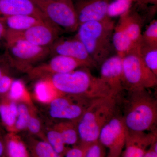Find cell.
<instances>
[{"mask_svg": "<svg viewBox=\"0 0 157 157\" xmlns=\"http://www.w3.org/2000/svg\"><path fill=\"white\" fill-rule=\"evenodd\" d=\"M127 91L122 117L128 130L135 132L157 131L156 99L148 89Z\"/></svg>", "mask_w": 157, "mask_h": 157, "instance_id": "obj_1", "label": "cell"}, {"mask_svg": "<svg viewBox=\"0 0 157 157\" xmlns=\"http://www.w3.org/2000/svg\"><path fill=\"white\" fill-rule=\"evenodd\" d=\"M17 15H33L51 25L32 0H0V17Z\"/></svg>", "mask_w": 157, "mask_h": 157, "instance_id": "obj_16", "label": "cell"}, {"mask_svg": "<svg viewBox=\"0 0 157 157\" xmlns=\"http://www.w3.org/2000/svg\"><path fill=\"white\" fill-rule=\"evenodd\" d=\"M5 58L10 66L27 73L50 56L49 48L39 47L20 38L7 29L5 39Z\"/></svg>", "mask_w": 157, "mask_h": 157, "instance_id": "obj_5", "label": "cell"}, {"mask_svg": "<svg viewBox=\"0 0 157 157\" xmlns=\"http://www.w3.org/2000/svg\"><path fill=\"white\" fill-rule=\"evenodd\" d=\"M90 144L79 143L69 147L63 157H84Z\"/></svg>", "mask_w": 157, "mask_h": 157, "instance_id": "obj_33", "label": "cell"}, {"mask_svg": "<svg viewBox=\"0 0 157 157\" xmlns=\"http://www.w3.org/2000/svg\"><path fill=\"white\" fill-rule=\"evenodd\" d=\"M119 97L94 99L77 122L79 143L91 144L98 141L102 128L114 115Z\"/></svg>", "mask_w": 157, "mask_h": 157, "instance_id": "obj_4", "label": "cell"}, {"mask_svg": "<svg viewBox=\"0 0 157 157\" xmlns=\"http://www.w3.org/2000/svg\"><path fill=\"white\" fill-rule=\"evenodd\" d=\"M115 21L108 18L100 21H89L79 25L75 36L84 45L96 64L100 67L115 51L113 34Z\"/></svg>", "mask_w": 157, "mask_h": 157, "instance_id": "obj_3", "label": "cell"}, {"mask_svg": "<svg viewBox=\"0 0 157 157\" xmlns=\"http://www.w3.org/2000/svg\"><path fill=\"white\" fill-rule=\"evenodd\" d=\"M6 154V143L5 136H3L0 132V157Z\"/></svg>", "mask_w": 157, "mask_h": 157, "instance_id": "obj_38", "label": "cell"}, {"mask_svg": "<svg viewBox=\"0 0 157 157\" xmlns=\"http://www.w3.org/2000/svg\"><path fill=\"white\" fill-rule=\"evenodd\" d=\"M5 139L6 157H31L26 144L17 133L8 132Z\"/></svg>", "mask_w": 157, "mask_h": 157, "instance_id": "obj_22", "label": "cell"}, {"mask_svg": "<svg viewBox=\"0 0 157 157\" xmlns=\"http://www.w3.org/2000/svg\"></svg>", "mask_w": 157, "mask_h": 157, "instance_id": "obj_40", "label": "cell"}, {"mask_svg": "<svg viewBox=\"0 0 157 157\" xmlns=\"http://www.w3.org/2000/svg\"><path fill=\"white\" fill-rule=\"evenodd\" d=\"M45 140L56 152L63 157L69 147L65 144L60 134L53 127L45 131Z\"/></svg>", "mask_w": 157, "mask_h": 157, "instance_id": "obj_27", "label": "cell"}, {"mask_svg": "<svg viewBox=\"0 0 157 157\" xmlns=\"http://www.w3.org/2000/svg\"><path fill=\"white\" fill-rule=\"evenodd\" d=\"M50 56L62 55L83 62L89 68L97 67L81 41L76 36L59 37L49 47Z\"/></svg>", "mask_w": 157, "mask_h": 157, "instance_id": "obj_11", "label": "cell"}, {"mask_svg": "<svg viewBox=\"0 0 157 157\" xmlns=\"http://www.w3.org/2000/svg\"><path fill=\"white\" fill-rule=\"evenodd\" d=\"M31 157H63L46 140L30 137L26 143Z\"/></svg>", "mask_w": 157, "mask_h": 157, "instance_id": "obj_24", "label": "cell"}, {"mask_svg": "<svg viewBox=\"0 0 157 157\" xmlns=\"http://www.w3.org/2000/svg\"><path fill=\"white\" fill-rule=\"evenodd\" d=\"M143 157H157V141L152 144Z\"/></svg>", "mask_w": 157, "mask_h": 157, "instance_id": "obj_36", "label": "cell"}, {"mask_svg": "<svg viewBox=\"0 0 157 157\" xmlns=\"http://www.w3.org/2000/svg\"><path fill=\"white\" fill-rule=\"evenodd\" d=\"M128 130L122 116L117 113L102 128L98 141L108 151L107 157H121Z\"/></svg>", "mask_w": 157, "mask_h": 157, "instance_id": "obj_9", "label": "cell"}, {"mask_svg": "<svg viewBox=\"0 0 157 157\" xmlns=\"http://www.w3.org/2000/svg\"><path fill=\"white\" fill-rule=\"evenodd\" d=\"M134 2H137V3H144V4H150L156 5L157 0H132Z\"/></svg>", "mask_w": 157, "mask_h": 157, "instance_id": "obj_39", "label": "cell"}, {"mask_svg": "<svg viewBox=\"0 0 157 157\" xmlns=\"http://www.w3.org/2000/svg\"><path fill=\"white\" fill-rule=\"evenodd\" d=\"M122 67L124 90L148 89L156 86L157 76L145 64L138 50L123 57Z\"/></svg>", "mask_w": 157, "mask_h": 157, "instance_id": "obj_7", "label": "cell"}, {"mask_svg": "<svg viewBox=\"0 0 157 157\" xmlns=\"http://www.w3.org/2000/svg\"><path fill=\"white\" fill-rule=\"evenodd\" d=\"M157 141V132L128 131L121 157H143L153 144Z\"/></svg>", "mask_w": 157, "mask_h": 157, "instance_id": "obj_15", "label": "cell"}, {"mask_svg": "<svg viewBox=\"0 0 157 157\" xmlns=\"http://www.w3.org/2000/svg\"><path fill=\"white\" fill-rule=\"evenodd\" d=\"M10 66L4 57H0V79L4 75L9 74V67Z\"/></svg>", "mask_w": 157, "mask_h": 157, "instance_id": "obj_35", "label": "cell"}, {"mask_svg": "<svg viewBox=\"0 0 157 157\" xmlns=\"http://www.w3.org/2000/svg\"><path fill=\"white\" fill-rule=\"evenodd\" d=\"M112 0H73L79 25L108 18L107 11Z\"/></svg>", "mask_w": 157, "mask_h": 157, "instance_id": "obj_14", "label": "cell"}, {"mask_svg": "<svg viewBox=\"0 0 157 157\" xmlns=\"http://www.w3.org/2000/svg\"><path fill=\"white\" fill-rule=\"evenodd\" d=\"M112 40L116 54L122 58L131 52L137 50L129 36L123 19L121 16L117 23L116 24Z\"/></svg>", "mask_w": 157, "mask_h": 157, "instance_id": "obj_18", "label": "cell"}, {"mask_svg": "<svg viewBox=\"0 0 157 157\" xmlns=\"http://www.w3.org/2000/svg\"><path fill=\"white\" fill-rule=\"evenodd\" d=\"M92 100L80 96L63 95L48 104L49 115L56 119L78 122Z\"/></svg>", "mask_w": 157, "mask_h": 157, "instance_id": "obj_8", "label": "cell"}, {"mask_svg": "<svg viewBox=\"0 0 157 157\" xmlns=\"http://www.w3.org/2000/svg\"><path fill=\"white\" fill-rule=\"evenodd\" d=\"M106 148L99 141L90 144L84 157H107Z\"/></svg>", "mask_w": 157, "mask_h": 157, "instance_id": "obj_32", "label": "cell"}, {"mask_svg": "<svg viewBox=\"0 0 157 157\" xmlns=\"http://www.w3.org/2000/svg\"><path fill=\"white\" fill-rule=\"evenodd\" d=\"M142 42L151 46H157L156 19L152 20L142 33Z\"/></svg>", "mask_w": 157, "mask_h": 157, "instance_id": "obj_31", "label": "cell"}, {"mask_svg": "<svg viewBox=\"0 0 157 157\" xmlns=\"http://www.w3.org/2000/svg\"><path fill=\"white\" fill-rule=\"evenodd\" d=\"M13 80H14L13 78L9 74L4 75L0 79V97L1 98H3L7 96L11 88Z\"/></svg>", "mask_w": 157, "mask_h": 157, "instance_id": "obj_34", "label": "cell"}, {"mask_svg": "<svg viewBox=\"0 0 157 157\" xmlns=\"http://www.w3.org/2000/svg\"><path fill=\"white\" fill-rule=\"evenodd\" d=\"M53 127L60 133L67 146H75L79 143L77 122L63 121L57 123Z\"/></svg>", "mask_w": 157, "mask_h": 157, "instance_id": "obj_23", "label": "cell"}, {"mask_svg": "<svg viewBox=\"0 0 157 157\" xmlns=\"http://www.w3.org/2000/svg\"><path fill=\"white\" fill-rule=\"evenodd\" d=\"M100 67V78L116 96L119 97L124 90L122 58L116 54L107 58Z\"/></svg>", "mask_w": 157, "mask_h": 157, "instance_id": "obj_13", "label": "cell"}, {"mask_svg": "<svg viewBox=\"0 0 157 157\" xmlns=\"http://www.w3.org/2000/svg\"><path fill=\"white\" fill-rule=\"evenodd\" d=\"M0 20L5 24L7 29L16 32H23L41 23L46 22L38 17L30 15L0 17Z\"/></svg>", "mask_w": 157, "mask_h": 157, "instance_id": "obj_19", "label": "cell"}, {"mask_svg": "<svg viewBox=\"0 0 157 157\" xmlns=\"http://www.w3.org/2000/svg\"><path fill=\"white\" fill-rule=\"evenodd\" d=\"M63 95L55 87L48 78L38 80L34 87L35 98L42 104H49L54 100Z\"/></svg>", "mask_w": 157, "mask_h": 157, "instance_id": "obj_21", "label": "cell"}, {"mask_svg": "<svg viewBox=\"0 0 157 157\" xmlns=\"http://www.w3.org/2000/svg\"><path fill=\"white\" fill-rule=\"evenodd\" d=\"M17 110V103L10 100L7 96L2 98L0 102V117L8 132H15Z\"/></svg>", "mask_w": 157, "mask_h": 157, "instance_id": "obj_20", "label": "cell"}, {"mask_svg": "<svg viewBox=\"0 0 157 157\" xmlns=\"http://www.w3.org/2000/svg\"><path fill=\"white\" fill-rule=\"evenodd\" d=\"M17 115L15 133L26 130L30 116L29 106L23 103H17Z\"/></svg>", "mask_w": 157, "mask_h": 157, "instance_id": "obj_30", "label": "cell"}, {"mask_svg": "<svg viewBox=\"0 0 157 157\" xmlns=\"http://www.w3.org/2000/svg\"><path fill=\"white\" fill-rule=\"evenodd\" d=\"M133 3L132 0H112L107 9V16L112 19L120 17L131 9Z\"/></svg>", "mask_w": 157, "mask_h": 157, "instance_id": "obj_29", "label": "cell"}, {"mask_svg": "<svg viewBox=\"0 0 157 157\" xmlns=\"http://www.w3.org/2000/svg\"><path fill=\"white\" fill-rule=\"evenodd\" d=\"M7 31V29L5 24L0 20V44L3 41L5 42Z\"/></svg>", "mask_w": 157, "mask_h": 157, "instance_id": "obj_37", "label": "cell"}, {"mask_svg": "<svg viewBox=\"0 0 157 157\" xmlns=\"http://www.w3.org/2000/svg\"><path fill=\"white\" fill-rule=\"evenodd\" d=\"M7 97L16 103H23L29 106H34L29 93L21 80H13Z\"/></svg>", "mask_w": 157, "mask_h": 157, "instance_id": "obj_25", "label": "cell"}, {"mask_svg": "<svg viewBox=\"0 0 157 157\" xmlns=\"http://www.w3.org/2000/svg\"><path fill=\"white\" fill-rule=\"evenodd\" d=\"M51 24L62 33L76 32L79 27L73 0H32Z\"/></svg>", "mask_w": 157, "mask_h": 157, "instance_id": "obj_6", "label": "cell"}, {"mask_svg": "<svg viewBox=\"0 0 157 157\" xmlns=\"http://www.w3.org/2000/svg\"><path fill=\"white\" fill-rule=\"evenodd\" d=\"M12 31L17 36L31 44L39 47L49 48L62 33L58 29L45 22L23 32Z\"/></svg>", "mask_w": 157, "mask_h": 157, "instance_id": "obj_12", "label": "cell"}, {"mask_svg": "<svg viewBox=\"0 0 157 157\" xmlns=\"http://www.w3.org/2000/svg\"><path fill=\"white\" fill-rule=\"evenodd\" d=\"M29 118L26 130L33 136L45 140V131L42 128V122L34 105L29 106Z\"/></svg>", "mask_w": 157, "mask_h": 157, "instance_id": "obj_28", "label": "cell"}, {"mask_svg": "<svg viewBox=\"0 0 157 157\" xmlns=\"http://www.w3.org/2000/svg\"><path fill=\"white\" fill-rule=\"evenodd\" d=\"M138 51L145 64L157 76V46L142 42Z\"/></svg>", "mask_w": 157, "mask_h": 157, "instance_id": "obj_26", "label": "cell"}, {"mask_svg": "<svg viewBox=\"0 0 157 157\" xmlns=\"http://www.w3.org/2000/svg\"><path fill=\"white\" fill-rule=\"evenodd\" d=\"M55 87L63 94L82 96L93 99L116 96L105 82L93 75L87 68L48 77Z\"/></svg>", "mask_w": 157, "mask_h": 157, "instance_id": "obj_2", "label": "cell"}, {"mask_svg": "<svg viewBox=\"0 0 157 157\" xmlns=\"http://www.w3.org/2000/svg\"><path fill=\"white\" fill-rule=\"evenodd\" d=\"M132 7L127 12L121 15V17L123 19L130 39L135 48L138 50L142 42L141 29L143 24V19L141 15L137 11L132 9Z\"/></svg>", "mask_w": 157, "mask_h": 157, "instance_id": "obj_17", "label": "cell"}, {"mask_svg": "<svg viewBox=\"0 0 157 157\" xmlns=\"http://www.w3.org/2000/svg\"><path fill=\"white\" fill-rule=\"evenodd\" d=\"M81 68H88L83 62L62 55L51 56L49 60L41 63L28 72L32 79L39 80L56 74L70 73Z\"/></svg>", "mask_w": 157, "mask_h": 157, "instance_id": "obj_10", "label": "cell"}]
</instances>
